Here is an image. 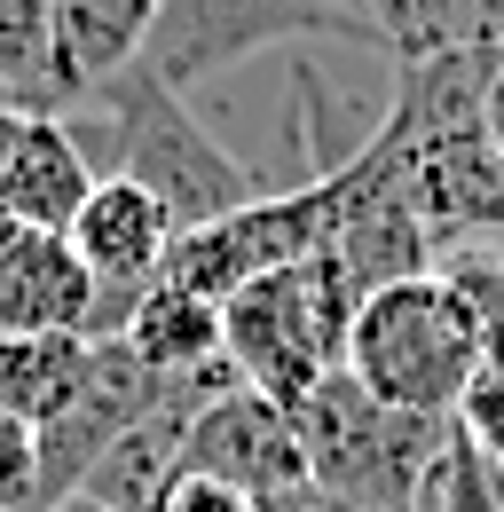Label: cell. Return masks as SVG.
<instances>
[{"mask_svg":"<svg viewBox=\"0 0 504 512\" xmlns=\"http://www.w3.org/2000/svg\"><path fill=\"white\" fill-rule=\"evenodd\" d=\"M63 127L79 134V150L95 158H111V166H95V174H126V182H142V190L158 197L166 213H174V237L182 229H205V221H221V213H237L260 197V174H252L245 158L229 150V142H213V134L189 119V95L182 87H166L150 64H126L111 71L103 87H87L71 111H63Z\"/></svg>","mask_w":504,"mask_h":512,"instance_id":"cell-1","label":"cell"},{"mask_svg":"<svg viewBox=\"0 0 504 512\" xmlns=\"http://www.w3.org/2000/svg\"><path fill=\"white\" fill-rule=\"evenodd\" d=\"M284 410H292L300 449H308V481L323 489L331 512H418L441 449L457 434V418H418V410L371 402L347 371L315 379Z\"/></svg>","mask_w":504,"mask_h":512,"instance_id":"cell-2","label":"cell"},{"mask_svg":"<svg viewBox=\"0 0 504 512\" xmlns=\"http://www.w3.org/2000/svg\"><path fill=\"white\" fill-rule=\"evenodd\" d=\"M347 379L386 410H418V418H457L465 386L481 379V323L457 300V284L426 268L402 284H378L355 308L347 331Z\"/></svg>","mask_w":504,"mask_h":512,"instance_id":"cell-3","label":"cell"},{"mask_svg":"<svg viewBox=\"0 0 504 512\" xmlns=\"http://www.w3.org/2000/svg\"><path fill=\"white\" fill-rule=\"evenodd\" d=\"M355 308H363V292L331 253H308L292 268H268V276L237 284L221 300V347H229L237 386L300 402L315 379H331L347 363Z\"/></svg>","mask_w":504,"mask_h":512,"instance_id":"cell-4","label":"cell"},{"mask_svg":"<svg viewBox=\"0 0 504 512\" xmlns=\"http://www.w3.org/2000/svg\"><path fill=\"white\" fill-rule=\"evenodd\" d=\"M308 40H347V48L386 56V40L371 24L331 8V0H158L142 64L189 95V87H205L221 71L268 56V48H308Z\"/></svg>","mask_w":504,"mask_h":512,"instance_id":"cell-5","label":"cell"},{"mask_svg":"<svg viewBox=\"0 0 504 512\" xmlns=\"http://www.w3.org/2000/svg\"><path fill=\"white\" fill-rule=\"evenodd\" d=\"M331 221H339V166L315 174V182H300V190H260L252 205L205 221V229H182L174 253H166V284H189V292H205V300H229L252 276L323 253Z\"/></svg>","mask_w":504,"mask_h":512,"instance_id":"cell-6","label":"cell"},{"mask_svg":"<svg viewBox=\"0 0 504 512\" xmlns=\"http://www.w3.org/2000/svg\"><path fill=\"white\" fill-rule=\"evenodd\" d=\"M71 245H79L87 276H95V323H87V339H119L126 316H134V300H142L150 284H166L174 213L142 190V182L103 174L95 197L79 205V221H71Z\"/></svg>","mask_w":504,"mask_h":512,"instance_id":"cell-7","label":"cell"},{"mask_svg":"<svg viewBox=\"0 0 504 512\" xmlns=\"http://www.w3.org/2000/svg\"><path fill=\"white\" fill-rule=\"evenodd\" d=\"M182 473L229 481V489H245L252 505H276V497L308 489V449H300V426H292V410L276 394L229 386V394H213L189 418Z\"/></svg>","mask_w":504,"mask_h":512,"instance_id":"cell-8","label":"cell"},{"mask_svg":"<svg viewBox=\"0 0 504 512\" xmlns=\"http://www.w3.org/2000/svg\"><path fill=\"white\" fill-rule=\"evenodd\" d=\"M95 323V276L63 229H24L0 213V339H40V331H79Z\"/></svg>","mask_w":504,"mask_h":512,"instance_id":"cell-9","label":"cell"},{"mask_svg":"<svg viewBox=\"0 0 504 512\" xmlns=\"http://www.w3.org/2000/svg\"><path fill=\"white\" fill-rule=\"evenodd\" d=\"M150 16H158V0H48V87H56V111H71L111 71L142 64Z\"/></svg>","mask_w":504,"mask_h":512,"instance_id":"cell-10","label":"cell"},{"mask_svg":"<svg viewBox=\"0 0 504 512\" xmlns=\"http://www.w3.org/2000/svg\"><path fill=\"white\" fill-rule=\"evenodd\" d=\"M95 158L79 150V134L63 127V111H32L24 119V142L8 150L0 166V213H16L24 229H63L79 221V205L95 197Z\"/></svg>","mask_w":504,"mask_h":512,"instance_id":"cell-11","label":"cell"},{"mask_svg":"<svg viewBox=\"0 0 504 512\" xmlns=\"http://www.w3.org/2000/svg\"><path fill=\"white\" fill-rule=\"evenodd\" d=\"M119 339L134 347V363H150L158 379H197V371L229 363V347H221V300H205L189 284H150L134 300Z\"/></svg>","mask_w":504,"mask_h":512,"instance_id":"cell-12","label":"cell"},{"mask_svg":"<svg viewBox=\"0 0 504 512\" xmlns=\"http://www.w3.org/2000/svg\"><path fill=\"white\" fill-rule=\"evenodd\" d=\"M87 347L79 331H40V339H0V410L24 426H56L71 394L87 379Z\"/></svg>","mask_w":504,"mask_h":512,"instance_id":"cell-13","label":"cell"},{"mask_svg":"<svg viewBox=\"0 0 504 512\" xmlns=\"http://www.w3.org/2000/svg\"><path fill=\"white\" fill-rule=\"evenodd\" d=\"M0 95L24 111H56L48 87V0H0Z\"/></svg>","mask_w":504,"mask_h":512,"instance_id":"cell-14","label":"cell"},{"mask_svg":"<svg viewBox=\"0 0 504 512\" xmlns=\"http://www.w3.org/2000/svg\"><path fill=\"white\" fill-rule=\"evenodd\" d=\"M378 24L386 56L394 64H426L441 48H465V24H457V0H355Z\"/></svg>","mask_w":504,"mask_h":512,"instance_id":"cell-15","label":"cell"},{"mask_svg":"<svg viewBox=\"0 0 504 512\" xmlns=\"http://www.w3.org/2000/svg\"><path fill=\"white\" fill-rule=\"evenodd\" d=\"M441 276L457 284V300L473 308L481 331H504V245H465L441 260Z\"/></svg>","mask_w":504,"mask_h":512,"instance_id":"cell-16","label":"cell"},{"mask_svg":"<svg viewBox=\"0 0 504 512\" xmlns=\"http://www.w3.org/2000/svg\"><path fill=\"white\" fill-rule=\"evenodd\" d=\"M40 505V426L0 410V512H32Z\"/></svg>","mask_w":504,"mask_h":512,"instance_id":"cell-17","label":"cell"},{"mask_svg":"<svg viewBox=\"0 0 504 512\" xmlns=\"http://www.w3.org/2000/svg\"><path fill=\"white\" fill-rule=\"evenodd\" d=\"M457 434L504 473V371H481V379L465 386V402H457Z\"/></svg>","mask_w":504,"mask_h":512,"instance_id":"cell-18","label":"cell"},{"mask_svg":"<svg viewBox=\"0 0 504 512\" xmlns=\"http://www.w3.org/2000/svg\"><path fill=\"white\" fill-rule=\"evenodd\" d=\"M158 512H260L245 497V489H229V481H205V473H182L166 497H158Z\"/></svg>","mask_w":504,"mask_h":512,"instance_id":"cell-19","label":"cell"},{"mask_svg":"<svg viewBox=\"0 0 504 512\" xmlns=\"http://www.w3.org/2000/svg\"><path fill=\"white\" fill-rule=\"evenodd\" d=\"M481 119H489V142L504 150V48H489V95H481Z\"/></svg>","mask_w":504,"mask_h":512,"instance_id":"cell-20","label":"cell"},{"mask_svg":"<svg viewBox=\"0 0 504 512\" xmlns=\"http://www.w3.org/2000/svg\"><path fill=\"white\" fill-rule=\"evenodd\" d=\"M24 119H32V111H24V103H8V95H0V166H8V150H16V142H24Z\"/></svg>","mask_w":504,"mask_h":512,"instance_id":"cell-21","label":"cell"},{"mask_svg":"<svg viewBox=\"0 0 504 512\" xmlns=\"http://www.w3.org/2000/svg\"><path fill=\"white\" fill-rule=\"evenodd\" d=\"M56 512H103V505H87V497H63V505Z\"/></svg>","mask_w":504,"mask_h":512,"instance_id":"cell-22","label":"cell"},{"mask_svg":"<svg viewBox=\"0 0 504 512\" xmlns=\"http://www.w3.org/2000/svg\"><path fill=\"white\" fill-rule=\"evenodd\" d=\"M331 8H347V16H363V8H355V0H331ZM363 24H371V16H363ZM371 32H378V24H371Z\"/></svg>","mask_w":504,"mask_h":512,"instance_id":"cell-23","label":"cell"}]
</instances>
